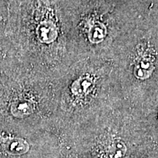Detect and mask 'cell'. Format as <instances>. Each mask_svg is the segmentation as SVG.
I'll return each instance as SVG.
<instances>
[{
  "label": "cell",
  "instance_id": "1",
  "mask_svg": "<svg viewBox=\"0 0 158 158\" xmlns=\"http://www.w3.org/2000/svg\"><path fill=\"white\" fill-rule=\"evenodd\" d=\"M36 32L39 40L45 44L54 42L58 37L56 25L51 21H44L40 23Z\"/></svg>",
  "mask_w": 158,
  "mask_h": 158
},
{
  "label": "cell",
  "instance_id": "2",
  "mask_svg": "<svg viewBox=\"0 0 158 158\" xmlns=\"http://www.w3.org/2000/svg\"><path fill=\"white\" fill-rule=\"evenodd\" d=\"M5 151L12 155H22L29 150V144L27 141L20 138H11L4 143Z\"/></svg>",
  "mask_w": 158,
  "mask_h": 158
},
{
  "label": "cell",
  "instance_id": "3",
  "mask_svg": "<svg viewBox=\"0 0 158 158\" xmlns=\"http://www.w3.org/2000/svg\"><path fill=\"white\" fill-rule=\"evenodd\" d=\"M35 105L31 100L21 99L13 102L10 106V111L13 116L17 118H23L33 113Z\"/></svg>",
  "mask_w": 158,
  "mask_h": 158
},
{
  "label": "cell",
  "instance_id": "4",
  "mask_svg": "<svg viewBox=\"0 0 158 158\" xmlns=\"http://www.w3.org/2000/svg\"><path fill=\"white\" fill-rule=\"evenodd\" d=\"M155 70V64L151 59L143 58L136 63L134 68V75L140 80L149 78Z\"/></svg>",
  "mask_w": 158,
  "mask_h": 158
},
{
  "label": "cell",
  "instance_id": "5",
  "mask_svg": "<svg viewBox=\"0 0 158 158\" xmlns=\"http://www.w3.org/2000/svg\"><path fill=\"white\" fill-rule=\"evenodd\" d=\"M94 81L89 76H83L77 79L71 85V92L74 95L83 96L89 93L93 88Z\"/></svg>",
  "mask_w": 158,
  "mask_h": 158
},
{
  "label": "cell",
  "instance_id": "6",
  "mask_svg": "<svg viewBox=\"0 0 158 158\" xmlns=\"http://www.w3.org/2000/svg\"><path fill=\"white\" fill-rule=\"evenodd\" d=\"M107 35V29L104 23L95 22L89 31V40L92 43L98 44L101 43Z\"/></svg>",
  "mask_w": 158,
  "mask_h": 158
},
{
  "label": "cell",
  "instance_id": "7",
  "mask_svg": "<svg viewBox=\"0 0 158 158\" xmlns=\"http://www.w3.org/2000/svg\"><path fill=\"white\" fill-rule=\"evenodd\" d=\"M127 146L121 141H114L108 147L106 158H122L127 152Z\"/></svg>",
  "mask_w": 158,
  "mask_h": 158
}]
</instances>
